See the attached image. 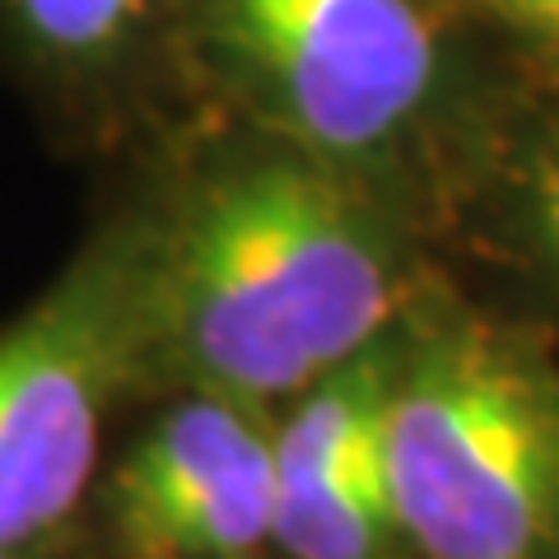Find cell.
Listing matches in <instances>:
<instances>
[{"instance_id":"1","label":"cell","mask_w":559,"mask_h":559,"mask_svg":"<svg viewBox=\"0 0 559 559\" xmlns=\"http://www.w3.org/2000/svg\"><path fill=\"white\" fill-rule=\"evenodd\" d=\"M140 382L266 406L392 336L406 261L345 168L261 150L131 224Z\"/></svg>"},{"instance_id":"3","label":"cell","mask_w":559,"mask_h":559,"mask_svg":"<svg viewBox=\"0 0 559 559\" xmlns=\"http://www.w3.org/2000/svg\"><path fill=\"white\" fill-rule=\"evenodd\" d=\"M140 382L131 224L0 326V546L47 555L90 499L103 429Z\"/></svg>"},{"instance_id":"2","label":"cell","mask_w":559,"mask_h":559,"mask_svg":"<svg viewBox=\"0 0 559 559\" xmlns=\"http://www.w3.org/2000/svg\"><path fill=\"white\" fill-rule=\"evenodd\" d=\"M382 485L425 559H559V369L476 318L401 341Z\"/></svg>"},{"instance_id":"7","label":"cell","mask_w":559,"mask_h":559,"mask_svg":"<svg viewBox=\"0 0 559 559\" xmlns=\"http://www.w3.org/2000/svg\"><path fill=\"white\" fill-rule=\"evenodd\" d=\"M532 210H536L540 242H546L550 257L559 261V127L550 131L546 145H540L536 178H532Z\"/></svg>"},{"instance_id":"9","label":"cell","mask_w":559,"mask_h":559,"mask_svg":"<svg viewBox=\"0 0 559 559\" xmlns=\"http://www.w3.org/2000/svg\"><path fill=\"white\" fill-rule=\"evenodd\" d=\"M0 559H47V555H28V550H10V546H0Z\"/></svg>"},{"instance_id":"6","label":"cell","mask_w":559,"mask_h":559,"mask_svg":"<svg viewBox=\"0 0 559 559\" xmlns=\"http://www.w3.org/2000/svg\"><path fill=\"white\" fill-rule=\"evenodd\" d=\"M154 0H0V43L47 90H90L131 57Z\"/></svg>"},{"instance_id":"8","label":"cell","mask_w":559,"mask_h":559,"mask_svg":"<svg viewBox=\"0 0 559 559\" xmlns=\"http://www.w3.org/2000/svg\"><path fill=\"white\" fill-rule=\"evenodd\" d=\"M485 5L499 10L518 33H527L550 57H559V0H485Z\"/></svg>"},{"instance_id":"10","label":"cell","mask_w":559,"mask_h":559,"mask_svg":"<svg viewBox=\"0 0 559 559\" xmlns=\"http://www.w3.org/2000/svg\"><path fill=\"white\" fill-rule=\"evenodd\" d=\"M248 559H252V555H248Z\"/></svg>"},{"instance_id":"5","label":"cell","mask_w":559,"mask_h":559,"mask_svg":"<svg viewBox=\"0 0 559 559\" xmlns=\"http://www.w3.org/2000/svg\"><path fill=\"white\" fill-rule=\"evenodd\" d=\"M117 559H248L271 540L275 448L261 406L187 392L98 489Z\"/></svg>"},{"instance_id":"4","label":"cell","mask_w":559,"mask_h":559,"mask_svg":"<svg viewBox=\"0 0 559 559\" xmlns=\"http://www.w3.org/2000/svg\"><path fill=\"white\" fill-rule=\"evenodd\" d=\"M201 38L289 150L336 168L406 140L443 75L419 0H201Z\"/></svg>"}]
</instances>
